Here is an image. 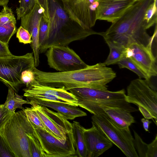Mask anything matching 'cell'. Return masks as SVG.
<instances>
[{"label":"cell","instance_id":"obj_12","mask_svg":"<svg viewBox=\"0 0 157 157\" xmlns=\"http://www.w3.org/2000/svg\"><path fill=\"white\" fill-rule=\"evenodd\" d=\"M126 57L129 58L149 79L157 75L156 56L152 47L134 43L127 48Z\"/></svg>","mask_w":157,"mask_h":157},{"label":"cell","instance_id":"obj_20","mask_svg":"<svg viewBox=\"0 0 157 157\" xmlns=\"http://www.w3.org/2000/svg\"><path fill=\"white\" fill-rule=\"evenodd\" d=\"M133 144L139 157H157V135L149 144L144 142L137 133L133 130Z\"/></svg>","mask_w":157,"mask_h":157},{"label":"cell","instance_id":"obj_7","mask_svg":"<svg viewBox=\"0 0 157 157\" xmlns=\"http://www.w3.org/2000/svg\"><path fill=\"white\" fill-rule=\"evenodd\" d=\"M93 123L113 144L118 147L127 157H138L133 144L134 138L129 127L118 126L105 113L91 117Z\"/></svg>","mask_w":157,"mask_h":157},{"label":"cell","instance_id":"obj_9","mask_svg":"<svg viewBox=\"0 0 157 157\" xmlns=\"http://www.w3.org/2000/svg\"><path fill=\"white\" fill-rule=\"evenodd\" d=\"M32 127L46 157H77L72 132H68L66 140L62 141L41 129Z\"/></svg>","mask_w":157,"mask_h":157},{"label":"cell","instance_id":"obj_22","mask_svg":"<svg viewBox=\"0 0 157 157\" xmlns=\"http://www.w3.org/2000/svg\"><path fill=\"white\" fill-rule=\"evenodd\" d=\"M30 102L23 98L11 88L9 87L6 100L3 104L4 106L11 112H15L17 109H22L24 104H29Z\"/></svg>","mask_w":157,"mask_h":157},{"label":"cell","instance_id":"obj_8","mask_svg":"<svg viewBox=\"0 0 157 157\" xmlns=\"http://www.w3.org/2000/svg\"><path fill=\"white\" fill-rule=\"evenodd\" d=\"M35 66L33 53L21 56L0 58V80L16 93L22 84L21 73L27 70H33Z\"/></svg>","mask_w":157,"mask_h":157},{"label":"cell","instance_id":"obj_29","mask_svg":"<svg viewBox=\"0 0 157 157\" xmlns=\"http://www.w3.org/2000/svg\"><path fill=\"white\" fill-rule=\"evenodd\" d=\"M49 26V20L43 15L40 19L38 35L39 47L43 44L47 35Z\"/></svg>","mask_w":157,"mask_h":157},{"label":"cell","instance_id":"obj_25","mask_svg":"<svg viewBox=\"0 0 157 157\" xmlns=\"http://www.w3.org/2000/svg\"><path fill=\"white\" fill-rule=\"evenodd\" d=\"M143 21L147 29L157 23V0H154L146 10Z\"/></svg>","mask_w":157,"mask_h":157},{"label":"cell","instance_id":"obj_33","mask_svg":"<svg viewBox=\"0 0 157 157\" xmlns=\"http://www.w3.org/2000/svg\"><path fill=\"white\" fill-rule=\"evenodd\" d=\"M34 78L33 70H27L23 71L21 74V79L23 84L27 86Z\"/></svg>","mask_w":157,"mask_h":157},{"label":"cell","instance_id":"obj_3","mask_svg":"<svg viewBox=\"0 0 157 157\" xmlns=\"http://www.w3.org/2000/svg\"><path fill=\"white\" fill-rule=\"evenodd\" d=\"M49 26L47 36L39 47L43 53L53 46H67L94 34H100L91 29H85L71 19L58 0H48Z\"/></svg>","mask_w":157,"mask_h":157},{"label":"cell","instance_id":"obj_21","mask_svg":"<svg viewBox=\"0 0 157 157\" xmlns=\"http://www.w3.org/2000/svg\"><path fill=\"white\" fill-rule=\"evenodd\" d=\"M72 125L77 157H87V149L84 135L85 128L76 121H73Z\"/></svg>","mask_w":157,"mask_h":157},{"label":"cell","instance_id":"obj_35","mask_svg":"<svg viewBox=\"0 0 157 157\" xmlns=\"http://www.w3.org/2000/svg\"><path fill=\"white\" fill-rule=\"evenodd\" d=\"M141 121L143 123L144 128L146 132H149L148 128L150 124L151 121H149L147 119L145 118H142L141 120Z\"/></svg>","mask_w":157,"mask_h":157},{"label":"cell","instance_id":"obj_10","mask_svg":"<svg viewBox=\"0 0 157 157\" xmlns=\"http://www.w3.org/2000/svg\"><path fill=\"white\" fill-rule=\"evenodd\" d=\"M45 55L50 67L60 72L78 70L88 65L67 46H51L46 51Z\"/></svg>","mask_w":157,"mask_h":157},{"label":"cell","instance_id":"obj_1","mask_svg":"<svg viewBox=\"0 0 157 157\" xmlns=\"http://www.w3.org/2000/svg\"><path fill=\"white\" fill-rule=\"evenodd\" d=\"M153 1L140 0L135 2L105 32L101 33L106 43L126 48L134 43L152 47L157 36V25L151 36L147 33L143 19L146 10Z\"/></svg>","mask_w":157,"mask_h":157},{"label":"cell","instance_id":"obj_18","mask_svg":"<svg viewBox=\"0 0 157 157\" xmlns=\"http://www.w3.org/2000/svg\"><path fill=\"white\" fill-rule=\"evenodd\" d=\"M27 100L30 103H34L52 109L61 113L67 120H72L76 117L87 116L86 113L77 106L67 104L35 99Z\"/></svg>","mask_w":157,"mask_h":157},{"label":"cell","instance_id":"obj_32","mask_svg":"<svg viewBox=\"0 0 157 157\" xmlns=\"http://www.w3.org/2000/svg\"><path fill=\"white\" fill-rule=\"evenodd\" d=\"M14 112L9 111L3 104L0 105V130L4 128Z\"/></svg>","mask_w":157,"mask_h":157},{"label":"cell","instance_id":"obj_15","mask_svg":"<svg viewBox=\"0 0 157 157\" xmlns=\"http://www.w3.org/2000/svg\"><path fill=\"white\" fill-rule=\"evenodd\" d=\"M92 123V127L85 128L84 132L87 157H98L111 148L113 144Z\"/></svg>","mask_w":157,"mask_h":157},{"label":"cell","instance_id":"obj_26","mask_svg":"<svg viewBox=\"0 0 157 157\" xmlns=\"http://www.w3.org/2000/svg\"><path fill=\"white\" fill-rule=\"evenodd\" d=\"M31 157H46L36 137L32 132L27 133Z\"/></svg>","mask_w":157,"mask_h":157},{"label":"cell","instance_id":"obj_36","mask_svg":"<svg viewBox=\"0 0 157 157\" xmlns=\"http://www.w3.org/2000/svg\"><path fill=\"white\" fill-rule=\"evenodd\" d=\"M9 0H0V6H7Z\"/></svg>","mask_w":157,"mask_h":157},{"label":"cell","instance_id":"obj_13","mask_svg":"<svg viewBox=\"0 0 157 157\" xmlns=\"http://www.w3.org/2000/svg\"><path fill=\"white\" fill-rule=\"evenodd\" d=\"M44 13L43 9L36 3L31 10L21 18V26L27 30L32 36L31 46L33 51L36 67L38 66L39 64V30L40 19Z\"/></svg>","mask_w":157,"mask_h":157},{"label":"cell","instance_id":"obj_17","mask_svg":"<svg viewBox=\"0 0 157 157\" xmlns=\"http://www.w3.org/2000/svg\"><path fill=\"white\" fill-rule=\"evenodd\" d=\"M0 12V41L8 45L17 31L16 21L12 9L4 6Z\"/></svg>","mask_w":157,"mask_h":157},{"label":"cell","instance_id":"obj_34","mask_svg":"<svg viewBox=\"0 0 157 157\" xmlns=\"http://www.w3.org/2000/svg\"><path fill=\"white\" fill-rule=\"evenodd\" d=\"M13 55L9 49L8 45L0 41V58L10 56Z\"/></svg>","mask_w":157,"mask_h":157},{"label":"cell","instance_id":"obj_4","mask_svg":"<svg viewBox=\"0 0 157 157\" xmlns=\"http://www.w3.org/2000/svg\"><path fill=\"white\" fill-rule=\"evenodd\" d=\"M68 90L77 99L78 106L93 114L101 106L124 109L130 113L138 111L126 101V94L124 89L111 91L108 90L81 87L72 88Z\"/></svg>","mask_w":157,"mask_h":157},{"label":"cell","instance_id":"obj_11","mask_svg":"<svg viewBox=\"0 0 157 157\" xmlns=\"http://www.w3.org/2000/svg\"><path fill=\"white\" fill-rule=\"evenodd\" d=\"M30 104L54 137L62 141L66 140L67 133L72 132V123L61 113L48 107L33 102Z\"/></svg>","mask_w":157,"mask_h":157},{"label":"cell","instance_id":"obj_23","mask_svg":"<svg viewBox=\"0 0 157 157\" xmlns=\"http://www.w3.org/2000/svg\"><path fill=\"white\" fill-rule=\"evenodd\" d=\"M106 43L110 49L109 54L104 63L106 66L117 64L126 57L127 48L116 46L109 42Z\"/></svg>","mask_w":157,"mask_h":157},{"label":"cell","instance_id":"obj_6","mask_svg":"<svg viewBox=\"0 0 157 157\" xmlns=\"http://www.w3.org/2000/svg\"><path fill=\"white\" fill-rule=\"evenodd\" d=\"M150 82L140 78L131 81L127 88L126 100L136 105L144 118L152 119L157 125V89Z\"/></svg>","mask_w":157,"mask_h":157},{"label":"cell","instance_id":"obj_16","mask_svg":"<svg viewBox=\"0 0 157 157\" xmlns=\"http://www.w3.org/2000/svg\"><path fill=\"white\" fill-rule=\"evenodd\" d=\"M23 91L24 93H44L52 95L64 100L69 105L78 106V100L75 96L64 90L63 87L55 88L42 85L35 78Z\"/></svg>","mask_w":157,"mask_h":157},{"label":"cell","instance_id":"obj_19","mask_svg":"<svg viewBox=\"0 0 157 157\" xmlns=\"http://www.w3.org/2000/svg\"><path fill=\"white\" fill-rule=\"evenodd\" d=\"M104 113L118 126L122 128H128L136 122L131 113L125 110L101 106L94 112V115Z\"/></svg>","mask_w":157,"mask_h":157},{"label":"cell","instance_id":"obj_24","mask_svg":"<svg viewBox=\"0 0 157 157\" xmlns=\"http://www.w3.org/2000/svg\"><path fill=\"white\" fill-rule=\"evenodd\" d=\"M22 109L25 113L27 118L30 123L32 126L41 129L53 136L52 133L45 126L37 112L34 109L31 107L23 108Z\"/></svg>","mask_w":157,"mask_h":157},{"label":"cell","instance_id":"obj_31","mask_svg":"<svg viewBox=\"0 0 157 157\" xmlns=\"http://www.w3.org/2000/svg\"><path fill=\"white\" fill-rule=\"evenodd\" d=\"M16 37L20 43L31 44L32 42L31 36L27 30L21 26L17 29Z\"/></svg>","mask_w":157,"mask_h":157},{"label":"cell","instance_id":"obj_27","mask_svg":"<svg viewBox=\"0 0 157 157\" xmlns=\"http://www.w3.org/2000/svg\"><path fill=\"white\" fill-rule=\"evenodd\" d=\"M117 64L120 68H127L132 71L135 73L140 78L149 80L129 58L124 57Z\"/></svg>","mask_w":157,"mask_h":157},{"label":"cell","instance_id":"obj_28","mask_svg":"<svg viewBox=\"0 0 157 157\" xmlns=\"http://www.w3.org/2000/svg\"><path fill=\"white\" fill-rule=\"evenodd\" d=\"M20 6L16 8L17 20L29 13L37 3L36 0H20Z\"/></svg>","mask_w":157,"mask_h":157},{"label":"cell","instance_id":"obj_14","mask_svg":"<svg viewBox=\"0 0 157 157\" xmlns=\"http://www.w3.org/2000/svg\"><path fill=\"white\" fill-rule=\"evenodd\" d=\"M97 19L113 23L134 3L133 0H97Z\"/></svg>","mask_w":157,"mask_h":157},{"label":"cell","instance_id":"obj_37","mask_svg":"<svg viewBox=\"0 0 157 157\" xmlns=\"http://www.w3.org/2000/svg\"><path fill=\"white\" fill-rule=\"evenodd\" d=\"M135 2H136L140 0H133Z\"/></svg>","mask_w":157,"mask_h":157},{"label":"cell","instance_id":"obj_5","mask_svg":"<svg viewBox=\"0 0 157 157\" xmlns=\"http://www.w3.org/2000/svg\"><path fill=\"white\" fill-rule=\"evenodd\" d=\"M1 131L15 157H31L27 133L33 129L22 110L15 112Z\"/></svg>","mask_w":157,"mask_h":157},{"label":"cell","instance_id":"obj_2","mask_svg":"<svg viewBox=\"0 0 157 157\" xmlns=\"http://www.w3.org/2000/svg\"><path fill=\"white\" fill-rule=\"evenodd\" d=\"M34 78L40 84L55 88L63 87L66 91L75 88L85 87L107 90V84L116 77L112 68L103 63L86 68L65 72H46L35 67Z\"/></svg>","mask_w":157,"mask_h":157},{"label":"cell","instance_id":"obj_30","mask_svg":"<svg viewBox=\"0 0 157 157\" xmlns=\"http://www.w3.org/2000/svg\"><path fill=\"white\" fill-rule=\"evenodd\" d=\"M0 157H15V156L0 130Z\"/></svg>","mask_w":157,"mask_h":157}]
</instances>
